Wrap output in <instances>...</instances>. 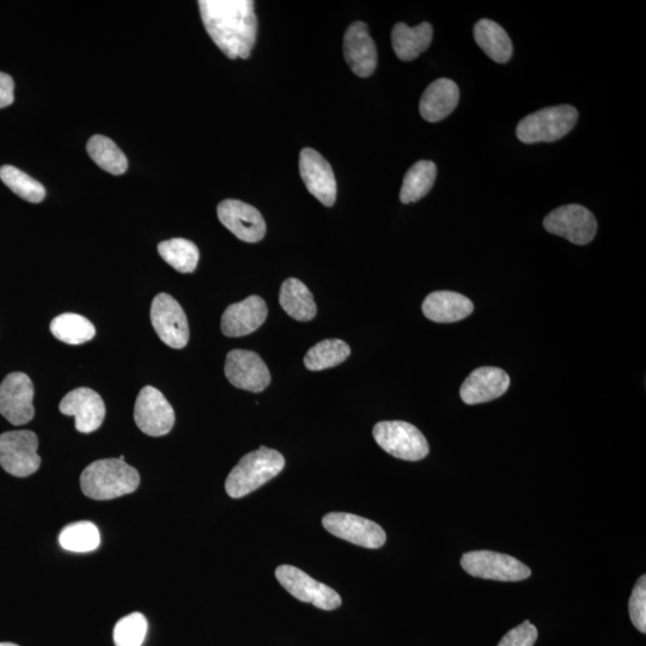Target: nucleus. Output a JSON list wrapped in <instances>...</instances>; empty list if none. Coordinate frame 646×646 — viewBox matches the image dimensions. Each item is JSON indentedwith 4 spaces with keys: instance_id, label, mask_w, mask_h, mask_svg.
<instances>
[{
    "instance_id": "5701e85b",
    "label": "nucleus",
    "mask_w": 646,
    "mask_h": 646,
    "mask_svg": "<svg viewBox=\"0 0 646 646\" xmlns=\"http://www.w3.org/2000/svg\"><path fill=\"white\" fill-rule=\"evenodd\" d=\"M434 38V29L430 23H422L417 27H408L405 23L395 24L392 32V45L396 57L402 62H412L424 53Z\"/></svg>"
},
{
    "instance_id": "a211bd4d",
    "label": "nucleus",
    "mask_w": 646,
    "mask_h": 646,
    "mask_svg": "<svg viewBox=\"0 0 646 646\" xmlns=\"http://www.w3.org/2000/svg\"><path fill=\"white\" fill-rule=\"evenodd\" d=\"M344 56L350 69L358 77L373 75L377 66V50L367 24L355 22L346 30Z\"/></svg>"
},
{
    "instance_id": "e433bc0d",
    "label": "nucleus",
    "mask_w": 646,
    "mask_h": 646,
    "mask_svg": "<svg viewBox=\"0 0 646 646\" xmlns=\"http://www.w3.org/2000/svg\"><path fill=\"white\" fill-rule=\"evenodd\" d=\"M0 646H18L14 643H0Z\"/></svg>"
},
{
    "instance_id": "2eb2a0df",
    "label": "nucleus",
    "mask_w": 646,
    "mask_h": 646,
    "mask_svg": "<svg viewBox=\"0 0 646 646\" xmlns=\"http://www.w3.org/2000/svg\"><path fill=\"white\" fill-rule=\"evenodd\" d=\"M219 221L237 239L257 243L266 235V223L259 210L243 201L228 199L217 207Z\"/></svg>"
},
{
    "instance_id": "f03ea898",
    "label": "nucleus",
    "mask_w": 646,
    "mask_h": 646,
    "mask_svg": "<svg viewBox=\"0 0 646 646\" xmlns=\"http://www.w3.org/2000/svg\"><path fill=\"white\" fill-rule=\"evenodd\" d=\"M140 484L136 468L120 459H105L91 463L81 475V487L85 496L95 501L130 495Z\"/></svg>"
},
{
    "instance_id": "39448f33",
    "label": "nucleus",
    "mask_w": 646,
    "mask_h": 646,
    "mask_svg": "<svg viewBox=\"0 0 646 646\" xmlns=\"http://www.w3.org/2000/svg\"><path fill=\"white\" fill-rule=\"evenodd\" d=\"M373 435L386 453L405 461L425 459L429 443L416 426L406 422H381L375 425Z\"/></svg>"
},
{
    "instance_id": "7ed1b4c3",
    "label": "nucleus",
    "mask_w": 646,
    "mask_h": 646,
    "mask_svg": "<svg viewBox=\"0 0 646 646\" xmlns=\"http://www.w3.org/2000/svg\"><path fill=\"white\" fill-rule=\"evenodd\" d=\"M285 467V459L277 450L261 447L242 457L225 481V491L231 498L251 495L262 485L276 478Z\"/></svg>"
},
{
    "instance_id": "4be33fe9",
    "label": "nucleus",
    "mask_w": 646,
    "mask_h": 646,
    "mask_svg": "<svg viewBox=\"0 0 646 646\" xmlns=\"http://www.w3.org/2000/svg\"><path fill=\"white\" fill-rule=\"evenodd\" d=\"M474 306L466 296L453 291L432 292L425 298L423 313L437 323H453L468 318Z\"/></svg>"
},
{
    "instance_id": "a878e982",
    "label": "nucleus",
    "mask_w": 646,
    "mask_h": 646,
    "mask_svg": "<svg viewBox=\"0 0 646 646\" xmlns=\"http://www.w3.org/2000/svg\"><path fill=\"white\" fill-rule=\"evenodd\" d=\"M437 167L431 161H419L408 169L402 182L400 200L402 204L416 203L425 197L435 185Z\"/></svg>"
},
{
    "instance_id": "72a5a7b5",
    "label": "nucleus",
    "mask_w": 646,
    "mask_h": 646,
    "mask_svg": "<svg viewBox=\"0 0 646 646\" xmlns=\"http://www.w3.org/2000/svg\"><path fill=\"white\" fill-rule=\"evenodd\" d=\"M632 624L638 631L646 632V577L639 578L629 603Z\"/></svg>"
},
{
    "instance_id": "c9c22d12",
    "label": "nucleus",
    "mask_w": 646,
    "mask_h": 646,
    "mask_svg": "<svg viewBox=\"0 0 646 646\" xmlns=\"http://www.w3.org/2000/svg\"><path fill=\"white\" fill-rule=\"evenodd\" d=\"M15 83L11 76L0 72V109L9 107L15 100Z\"/></svg>"
},
{
    "instance_id": "412c9836",
    "label": "nucleus",
    "mask_w": 646,
    "mask_h": 646,
    "mask_svg": "<svg viewBox=\"0 0 646 646\" xmlns=\"http://www.w3.org/2000/svg\"><path fill=\"white\" fill-rule=\"evenodd\" d=\"M460 89L452 79L441 78L431 83L419 103V112L429 123H440L455 111Z\"/></svg>"
},
{
    "instance_id": "423d86ee",
    "label": "nucleus",
    "mask_w": 646,
    "mask_h": 646,
    "mask_svg": "<svg viewBox=\"0 0 646 646\" xmlns=\"http://www.w3.org/2000/svg\"><path fill=\"white\" fill-rule=\"evenodd\" d=\"M38 436L32 431H9L0 435V466L17 478L34 474L41 465Z\"/></svg>"
},
{
    "instance_id": "f3484780",
    "label": "nucleus",
    "mask_w": 646,
    "mask_h": 646,
    "mask_svg": "<svg viewBox=\"0 0 646 646\" xmlns=\"http://www.w3.org/2000/svg\"><path fill=\"white\" fill-rule=\"evenodd\" d=\"M300 173L308 191L321 204L331 207L337 199V181L331 164L318 151L306 148L300 155Z\"/></svg>"
},
{
    "instance_id": "473e14b6",
    "label": "nucleus",
    "mask_w": 646,
    "mask_h": 646,
    "mask_svg": "<svg viewBox=\"0 0 646 646\" xmlns=\"http://www.w3.org/2000/svg\"><path fill=\"white\" fill-rule=\"evenodd\" d=\"M148 633V620L140 613H132L118 621L114 629L115 646H142Z\"/></svg>"
},
{
    "instance_id": "f704fd0d",
    "label": "nucleus",
    "mask_w": 646,
    "mask_h": 646,
    "mask_svg": "<svg viewBox=\"0 0 646 646\" xmlns=\"http://www.w3.org/2000/svg\"><path fill=\"white\" fill-rule=\"evenodd\" d=\"M539 633L528 620L510 630L497 646H534Z\"/></svg>"
},
{
    "instance_id": "bb28decb",
    "label": "nucleus",
    "mask_w": 646,
    "mask_h": 646,
    "mask_svg": "<svg viewBox=\"0 0 646 646\" xmlns=\"http://www.w3.org/2000/svg\"><path fill=\"white\" fill-rule=\"evenodd\" d=\"M87 150L91 160L108 173L123 175L129 168L124 152L112 139L94 136L90 138Z\"/></svg>"
},
{
    "instance_id": "6e6552de",
    "label": "nucleus",
    "mask_w": 646,
    "mask_h": 646,
    "mask_svg": "<svg viewBox=\"0 0 646 646\" xmlns=\"http://www.w3.org/2000/svg\"><path fill=\"white\" fill-rule=\"evenodd\" d=\"M544 227L553 235L564 237L577 246L588 245L597 233V221L587 207L571 204L548 213Z\"/></svg>"
},
{
    "instance_id": "f8f14e48",
    "label": "nucleus",
    "mask_w": 646,
    "mask_h": 646,
    "mask_svg": "<svg viewBox=\"0 0 646 646\" xmlns=\"http://www.w3.org/2000/svg\"><path fill=\"white\" fill-rule=\"evenodd\" d=\"M327 532L353 545L376 550L386 544L387 535L379 524L357 515L331 513L323 516Z\"/></svg>"
},
{
    "instance_id": "c85d7f7f",
    "label": "nucleus",
    "mask_w": 646,
    "mask_h": 646,
    "mask_svg": "<svg viewBox=\"0 0 646 646\" xmlns=\"http://www.w3.org/2000/svg\"><path fill=\"white\" fill-rule=\"evenodd\" d=\"M350 353V346L343 340H323L308 351L306 357H304V365L308 370L312 371L334 368L345 362Z\"/></svg>"
},
{
    "instance_id": "393cba45",
    "label": "nucleus",
    "mask_w": 646,
    "mask_h": 646,
    "mask_svg": "<svg viewBox=\"0 0 646 646\" xmlns=\"http://www.w3.org/2000/svg\"><path fill=\"white\" fill-rule=\"evenodd\" d=\"M279 302L285 313L297 321H312L318 312L312 292L296 278L285 280L280 289Z\"/></svg>"
},
{
    "instance_id": "f257e3e1",
    "label": "nucleus",
    "mask_w": 646,
    "mask_h": 646,
    "mask_svg": "<svg viewBox=\"0 0 646 646\" xmlns=\"http://www.w3.org/2000/svg\"><path fill=\"white\" fill-rule=\"evenodd\" d=\"M206 32L229 59L251 56L258 33L252 0H200Z\"/></svg>"
},
{
    "instance_id": "cd10ccee",
    "label": "nucleus",
    "mask_w": 646,
    "mask_h": 646,
    "mask_svg": "<svg viewBox=\"0 0 646 646\" xmlns=\"http://www.w3.org/2000/svg\"><path fill=\"white\" fill-rule=\"evenodd\" d=\"M51 332L65 344L81 345L95 337L96 329L84 316L67 313L52 321Z\"/></svg>"
},
{
    "instance_id": "b1692460",
    "label": "nucleus",
    "mask_w": 646,
    "mask_h": 646,
    "mask_svg": "<svg viewBox=\"0 0 646 646\" xmlns=\"http://www.w3.org/2000/svg\"><path fill=\"white\" fill-rule=\"evenodd\" d=\"M474 39L487 57L499 64L508 63L513 56V42L504 28L491 20H480L474 26Z\"/></svg>"
},
{
    "instance_id": "20e7f679",
    "label": "nucleus",
    "mask_w": 646,
    "mask_h": 646,
    "mask_svg": "<svg viewBox=\"0 0 646 646\" xmlns=\"http://www.w3.org/2000/svg\"><path fill=\"white\" fill-rule=\"evenodd\" d=\"M575 107H548L528 115L517 125L516 136L524 144L553 143L562 139L577 124Z\"/></svg>"
},
{
    "instance_id": "6ab92c4d",
    "label": "nucleus",
    "mask_w": 646,
    "mask_h": 646,
    "mask_svg": "<svg viewBox=\"0 0 646 646\" xmlns=\"http://www.w3.org/2000/svg\"><path fill=\"white\" fill-rule=\"evenodd\" d=\"M510 377L504 370L485 367L474 370L460 390L461 399L467 405L484 404L508 392Z\"/></svg>"
},
{
    "instance_id": "9d476101",
    "label": "nucleus",
    "mask_w": 646,
    "mask_h": 646,
    "mask_svg": "<svg viewBox=\"0 0 646 646\" xmlns=\"http://www.w3.org/2000/svg\"><path fill=\"white\" fill-rule=\"evenodd\" d=\"M151 322L164 344L180 350L190 339L187 316L180 303L168 294H160L152 301Z\"/></svg>"
},
{
    "instance_id": "7c9ffc66",
    "label": "nucleus",
    "mask_w": 646,
    "mask_h": 646,
    "mask_svg": "<svg viewBox=\"0 0 646 646\" xmlns=\"http://www.w3.org/2000/svg\"><path fill=\"white\" fill-rule=\"evenodd\" d=\"M59 542L66 551L88 553L100 546L101 535L95 524L83 521L65 527L60 533Z\"/></svg>"
},
{
    "instance_id": "9b49d317",
    "label": "nucleus",
    "mask_w": 646,
    "mask_h": 646,
    "mask_svg": "<svg viewBox=\"0 0 646 646\" xmlns=\"http://www.w3.org/2000/svg\"><path fill=\"white\" fill-rule=\"evenodd\" d=\"M134 420L145 435L161 437L174 428L175 412L160 390L146 386L140 390L134 406Z\"/></svg>"
},
{
    "instance_id": "1a4fd4ad",
    "label": "nucleus",
    "mask_w": 646,
    "mask_h": 646,
    "mask_svg": "<svg viewBox=\"0 0 646 646\" xmlns=\"http://www.w3.org/2000/svg\"><path fill=\"white\" fill-rule=\"evenodd\" d=\"M282 587L304 603H312L323 611H333L341 606V597L328 585L315 581L306 572L291 565H282L276 570Z\"/></svg>"
},
{
    "instance_id": "0eeeda50",
    "label": "nucleus",
    "mask_w": 646,
    "mask_h": 646,
    "mask_svg": "<svg viewBox=\"0 0 646 646\" xmlns=\"http://www.w3.org/2000/svg\"><path fill=\"white\" fill-rule=\"evenodd\" d=\"M461 565L469 575L484 578V580L520 582L527 580L532 575V571L520 560L508 556V554L492 551H474L463 554Z\"/></svg>"
},
{
    "instance_id": "c756f323",
    "label": "nucleus",
    "mask_w": 646,
    "mask_h": 646,
    "mask_svg": "<svg viewBox=\"0 0 646 646\" xmlns=\"http://www.w3.org/2000/svg\"><path fill=\"white\" fill-rule=\"evenodd\" d=\"M157 249L162 259L176 271L192 273L198 266L199 249L192 241L185 239L163 241Z\"/></svg>"
},
{
    "instance_id": "4468645a",
    "label": "nucleus",
    "mask_w": 646,
    "mask_h": 646,
    "mask_svg": "<svg viewBox=\"0 0 646 646\" xmlns=\"http://www.w3.org/2000/svg\"><path fill=\"white\" fill-rule=\"evenodd\" d=\"M224 371L231 385L248 392L260 393L271 383V374L265 362L253 351L229 352Z\"/></svg>"
},
{
    "instance_id": "aec40b11",
    "label": "nucleus",
    "mask_w": 646,
    "mask_h": 646,
    "mask_svg": "<svg viewBox=\"0 0 646 646\" xmlns=\"http://www.w3.org/2000/svg\"><path fill=\"white\" fill-rule=\"evenodd\" d=\"M268 309L259 296H251L231 304L222 316V332L230 338L245 337L266 321Z\"/></svg>"
},
{
    "instance_id": "ddd939ff",
    "label": "nucleus",
    "mask_w": 646,
    "mask_h": 646,
    "mask_svg": "<svg viewBox=\"0 0 646 646\" xmlns=\"http://www.w3.org/2000/svg\"><path fill=\"white\" fill-rule=\"evenodd\" d=\"M33 400V382L26 374H9L0 385V414L12 425L28 424L34 418Z\"/></svg>"
},
{
    "instance_id": "dca6fc26",
    "label": "nucleus",
    "mask_w": 646,
    "mask_h": 646,
    "mask_svg": "<svg viewBox=\"0 0 646 646\" xmlns=\"http://www.w3.org/2000/svg\"><path fill=\"white\" fill-rule=\"evenodd\" d=\"M59 410L65 416L76 418V429L82 434L99 429L106 417L105 402L90 388L72 390L60 402Z\"/></svg>"
},
{
    "instance_id": "2f4dec72",
    "label": "nucleus",
    "mask_w": 646,
    "mask_h": 646,
    "mask_svg": "<svg viewBox=\"0 0 646 646\" xmlns=\"http://www.w3.org/2000/svg\"><path fill=\"white\" fill-rule=\"evenodd\" d=\"M0 179L18 197L29 201V203H41L46 197L45 187L16 167L4 166L0 168Z\"/></svg>"
}]
</instances>
